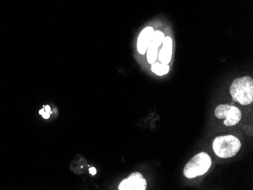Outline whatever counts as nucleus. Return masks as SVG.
<instances>
[{
  "instance_id": "obj_1",
  "label": "nucleus",
  "mask_w": 253,
  "mask_h": 190,
  "mask_svg": "<svg viewBox=\"0 0 253 190\" xmlns=\"http://www.w3.org/2000/svg\"><path fill=\"white\" fill-rule=\"evenodd\" d=\"M234 102L243 106L251 104L253 102V80L249 76L237 78L230 88Z\"/></svg>"
},
{
  "instance_id": "obj_2",
  "label": "nucleus",
  "mask_w": 253,
  "mask_h": 190,
  "mask_svg": "<svg viewBox=\"0 0 253 190\" xmlns=\"http://www.w3.org/2000/svg\"><path fill=\"white\" fill-rule=\"evenodd\" d=\"M241 143L233 135L216 137L212 143V149L217 157L228 158L234 157L240 151Z\"/></svg>"
},
{
  "instance_id": "obj_3",
  "label": "nucleus",
  "mask_w": 253,
  "mask_h": 190,
  "mask_svg": "<svg viewBox=\"0 0 253 190\" xmlns=\"http://www.w3.org/2000/svg\"><path fill=\"white\" fill-rule=\"evenodd\" d=\"M211 164L212 161L207 153H198L186 164L183 169V174L188 179L204 175L210 169Z\"/></svg>"
},
{
  "instance_id": "obj_4",
  "label": "nucleus",
  "mask_w": 253,
  "mask_h": 190,
  "mask_svg": "<svg viewBox=\"0 0 253 190\" xmlns=\"http://www.w3.org/2000/svg\"><path fill=\"white\" fill-rule=\"evenodd\" d=\"M214 114L218 119H224V124L227 127L237 125L242 118V113L238 108L230 105L221 104L217 106Z\"/></svg>"
},
{
  "instance_id": "obj_5",
  "label": "nucleus",
  "mask_w": 253,
  "mask_h": 190,
  "mask_svg": "<svg viewBox=\"0 0 253 190\" xmlns=\"http://www.w3.org/2000/svg\"><path fill=\"white\" fill-rule=\"evenodd\" d=\"M147 183L140 172L132 173L124 179L119 186V190H146Z\"/></svg>"
},
{
  "instance_id": "obj_6",
  "label": "nucleus",
  "mask_w": 253,
  "mask_h": 190,
  "mask_svg": "<svg viewBox=\"0 0 253 190\" xmlns=\"http://www.w3.org/2000/svg\"><path fill=\"white\" fill-rule=\"evenodd\" d=\"M165 35L162 31H154L153 35V39L149 42V46L146 50L147 53V60L149 64H153L156 62L158 56V49L163 44Z\"/></svg>"
},
{
  "instance_id": "obj_7",
  "label": "nucleus",
  "mask_w": 253,
  "mask_h": 190,
  "mask_svg": "<svg viewBox=\"0 0 253 190\" xmlns=\"http://www.w3.org/2000/svg\"><path fill=\"white\" fill-rule=\"evenodd\" d=\"M154 30L152 27H147L143 29L139 35L137 39V50L142 55L146 54L149 42L153 39Z\"/></svg>"
},
{
  "instance_id": "obj_8",
  "label": "nucleus",
  "mask_w": 253,
  "mask_h": 190,
  "mask_svg": "<svg viewBox=\"0 0 253 190\" xmlns=\"http://www.w3.org/2000/svg\"><path fill=\"white\" fill-rule=\"evenodd\" d=\"M163 46L159 52V59L161 63L168 65L171 60L172 39L170 37H166L163 39Z\"/></svg>"
},
{
  "instance_id": "obj_9",
  "label": "nucleus",
  "mask_w": 253,
  "mask_h": 190,
  "mask_svg": "<svg viewBox=\"0 0 253 190\" xmlns=\"http://www.w3.org/2000/svg\"><path fill=\"white\" fill-rule=\"evenodd\" d=\"M151 70L156 75H159V76H163V75H167L169 73L170 67L168 65H165V64L154 62L152 64Z\"/></svg>"
},
{
  "instance_id": "obj_10",
  "label": "nucleus",
  "mask_w": 253,
  "mask_h": 190,
  "mask_svg": "<svg viewBox=\"0 0 253 190\" xmlns=\"http://www.w3.org/2000/svg\"><path fill=\"white\" fill-rule=\"evenodd\" d=\"M50 113H47V112H45V111L41 116H42V117H43L44 119H49V117H50Z\"/></svg>"
},
{
  "instance_id": "obj_11",
  "label": "nucleus",
  "mask_w": 253,
  "mask_h": 190,
  "mask_svg": "<svg viewBox=\"0 0 253 190\" xmlns=\"http://www.w3.org/2000/svg\"><path fill=\"white\" fill-rule=\"evenodd\" d=\"M96 172H97V171H96L95 167H91V168H89V174H90L91 175H96Z\"/></svg>"
},
{
  "instance_id": "obj_12",
  "label": "nucleus",
  "mask_w": 253,
  "mask_h": 190,
  "mask_svg": "<svg viewBox=\"0 0 253 190\" xmlns=\"http://www.w3.org/2000/svg\"><path fill=\"white\" fill-rule=\"evenodd\" d=\"M44 110L45 111V112H47V113H50V114H52V112L51 111V108L49 106H44Z\"/></svg>"
}]
</instances>
